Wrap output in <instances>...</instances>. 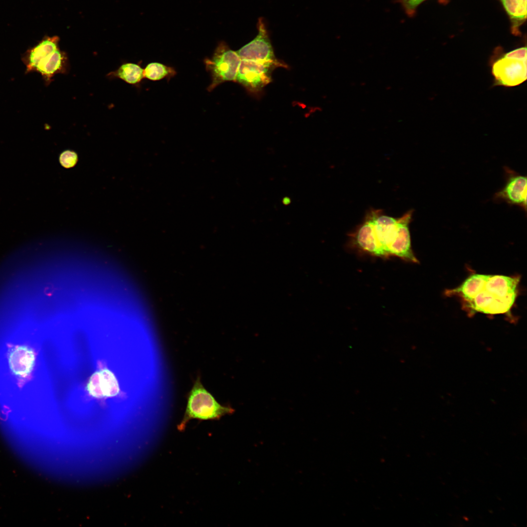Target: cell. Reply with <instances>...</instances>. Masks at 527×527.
Returning <instances> with one entry per match:
<instances>
[{
	"label": "cell",
	"mask_w": 527,
	"mask_h": 527,
	"mask_svg": "<svg viewBox=\"0 0 527 527\" xmlns=\"http://www.w3.org/2000/svg\"><path fill=\"white\" fill-rule=\"evenodd\" d=\"M258 33L250 42L236 51L241 60L260 62H277L262 19L258 22Z\"/></svg>",
	"instance_id": "52a82bcc"
},
{
	"label": "cell",
	"mask_w": 527,
	"mask_h": 527,
	"mask_svg": "<svg viewBox=\"0 0 527 527\" xmlns=\"http://www.w3.org/2000/svg\"><path fill=\"white\" fill-rule=\"evenodd\" d=\"M506 12L512 34L521 36V27L527 20V0H499Z\"/></svg>",
	"instance_id": "7c38bea8"
},
{
	"label": "cell",
	"mask_w": 527,
	"mask_h": 527,
	"mask_svg": "<svg viewBox=\"0 0 527 527\" xmlns=\"http://www.w3.org/2000/svg\"><path fill=\"white\" fill-rule=\"evenodd\" d=\"M234 411L231 406L220 404L203 385L198 376L188 395L185 411L178 429H184L191 419L217 420Z\"/></svg>",
	"instance_id": "3957f363"
},
{
	"label": "cell",
	"mask_w": 527,
	"mask_h": 527,
	"mask_svg": "<svg viewBox=\"0 0 527 527\" xmlns=\"http://www.w3.org/2000/svg\"><path fill=\"white\" fill-rule=\"evenodd\" d=\"M175 74L172 68L158 62L148 64L143 71L144 77L152 81L172 77Z\"/></svg>",
	"instance_id": "9a60e30c"
},
{
	"label": "cell",
	"mask_w": 527,
	"mask_h": 527,
	"mask_svg": "<svg viewBox=\"0 0 527 527\" xmlns=\"http://www.w3.org/2000/svg\"><path fill=\"white\" fill-rule=\"evenodd\" d=\"M285 66L280 61L260 62L241 60L235 81L249 92L257 93L271 82L274 69Z\"/></svg>",
	"instance_id": "8992f818"
},
{
	"label": "cell",
	"mask_w": 527,
	"mask_h": 527,
	"mask_svg": "<svg viewBox=\"0 0 527 527\" xmlns=\"http://www.w3.org/2000/svg\"><path fill=\"white\" fill-rule=\"evenodd\" d=\"M77 160V154L74 152L69 150L63 152L60 157L61 163L66 168L73 167L76 163Z\"/></svg>",
	"instance_id": "e0dca14e"
},
{
	"label": "cell",
	"mask_w": 527,
	"mask_h": 527,
	"mask_svg": "<svg viewBox=\"0 0 527 527\" xmlns=\"http://www.w3.org/2000/svg\"><path fill=\"white\" fill-rule=\"evenodd\" d=\"M241 61L237 52L231 50L225 43H220L212 57L204 61L212 78L208 90H212L223 82L235 81Z\"/></svg>",
	"instance_id": "5b68a950"
},
{
	"label": "cell",
	"mask_w": 527,
	"mask_h": 527,
	"mask_svg": "<svg viewBox=\"0 0 527 527\" xmlns=\"http://www.w3.org/2000/svg\"><path fill=\"white\" fill-rule=\"evenodd\" d=\"M507 180L505 186L496 193L494 199L516 205L525 211L527 208V177L507 167Z\"/></svg>",
	"instance_id": "ba28073f"
},
{
	"label": "cell",
	"mask_w": 527,
	"mask_h": 527,
	"mask_svg": "<svg viewBox=\"0 0 527 527\" xmlns=\"http://www.w3.org/2000/svg\"><path fill=\"white\" fill-rule=\"evenodd\" d=\"M144 70L139 65L131 63L122 64L117 71V76L126 82L135 84L144 78Z\"/></svg>",
	"instance_id": "5bb4252c"
},
{
	"label": "cell",
	"mask_w": 527,
	"mask_h": 527,
	"mask_svg": "<svg viewBox=\"0 0 527 527\" xmlns=\"http://www.w3.org/2000/svg\"><path fill=\"white\" fill-rule=\"evenodd\" d=\"M405 12L410 17L414 15L418 7L426 0H398ZM441 3H446L448 0H439Z\"/></svg>",
	"instance_id": "2e32d148"
},
{
	"label": "cell",
	"mask_w": 527,
	"mask_h": 527,
	"mask_svg": "<svg viewBox=\"0 0 527 527\" xmlns=\"http://www.w3.org/2000/svg\"><path fill=\"white\" fill-rule=\"evenodd\" d=\"M527 47L517 48L501 54L491 63L493 85L518 86L527 78Z\"/></svg>",
	"instance_id": "277c9868"
},
{
	"label": "cell",
	"mask_w": 527,
	"mask_h": 527,
	"mask_svg": "<svg viewBox=\"0 0 527 527\" xmlns=\"http://www.w3.org/2000/svg\"><path fill=\"white\" fill-rule=\"evenodd\" d=\"M87 389L96 397L114 396L119 391L115 378L107 369L98 372L91 377L87 385Z\"/></svg>",
	"instance_id": "8fae6325"
},
{
	"label": "cell",
	"mask_w": 527,
	"mask_h": 527,
	"mask_svg": "<svg viewBox=\"0 0 527 527\" xmlns=\"http://www.w3.org/2000/svg\"><path fill=\"white\" fill-rule=\"evenodd\" d=\"M63 56L59 48L41 61L35 72L39 73L47 82L60 70L62 66Z\"/></svg>",
	"instance_id": "4fadbf2b"
},
{
	"label": "cell",
	"mask_w": 527,
	"mask_h": 527,
	"mask_svg": "<svg viewBox=\"0 0 527 527\" xmlns=\"http://www.w3.org/2000/svg\"><path fill=\"white\" fill-rule=\"evenodd\" d=\"M519 282V277L473 274L446 294L459 297L469 314H505L515 303Z\"/></svg>",
	"instance_id": "7a4b0ae2"
},
{
	"label": "cell",
	"mask_w": 527,
	"mask_h": 527,
	"mask_svg": "<svg viewBox=\"0 0 527 527\" xmlns=\"http://www.w3.org/2000/svg\"><path fill=\"white\" fill-rule=\"evenodd\" d=\"M59 41L57 36L48 37L27 50L21 58L26 68L25 73L35 72L37 64L41 61L57 50Z\"/></svg>",
	"instance_id": "30bf717a"
},
{
	"label": "cell",
	"mask_w": 527,
	"mask_h": 527,
	"mask_svg": "<svg viewBox=\"0 0 527 527\" xmlns=\"http://www.w3.org/2000/svg\"><path fill=\"white\" fill-rule=\"evenodd\" d=\"M8 360L12 372L20 379L25 380L30 376L33 371L35 353L29 347L16 345L11 348Z\"/></svg>",
	"instance_id": "9c48e42d"
},
{
	"label": "cell",
	"mask_w": 527,
	"mask_h": 527,
	"mask_svg": "<svg viewBox=\"0 0 527 527\" xmlns=\"http://www.w3.org/2000/svg\"><path fill=\"white\" fill-rule=\"evenodd\" d=\"M413 212L408 210L400 217L394 218L384 214L381 209H370L352 234L353 242L371 255L396 256L418 263L411 248L409 228Z\"/></svg>",
	"instance_id": "6da1fadb"
}]
</instances>
